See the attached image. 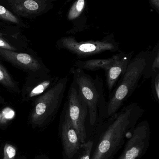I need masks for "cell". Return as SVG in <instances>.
I'll list each match as a JSON object with an SVG mask.
<instances>
[{
	"label": "cell",
	"instance_id": "16",
	"mask_svg": "<svg viewBox=\"0 0 159 159\" xmlns=\"http://www.w3.org/2000/svg\"><path fill=\"white\" fill-rule=\"evenodd\" d=\"M85 0H77L76 1L69 10L68 14V19L69 20H73L78 17L85 7Z\"/></svg>",
	"mask_w": 159,
	"mask_h": 159
},
{
	"label": "cell",
	"instance_id": "15",
	"mask_svg": "<svg viewBox=\"0 0 159 159\" xmlns=\"http://www.w3.org/2000/svg\"><path fill=\"white\" fill-rule=\"evenodd\" d=\"M93 144L92 140L87 141L81 144L79 151L72 159H90Z\"/></svg>",
	"mask_w": 159,
	"mask_h": 159
},
{
	"label": "cell",
	"instance_id": "23",
	"mask_svg": "<svg viewBox=\"0 0 159 159\" xmlns=\"http://www.w3.org/2000/svg\"><path fill=\"white\" fill-rule=\"evenodd\" d=\"M150 4L157 12L159 10V0H149Z\"/></svg>",
	"mask_w": 159,
	"mask_h": 159
},
{
	"label": "cell",
	"instance_id": "10",
	"mask_svg": "<svg viewBox=\"0 0 159 159\" xmlns=\"http://www.w3.org/2000/svg\"><path fill=\"white\" fill-rule=\"evenodd\" d=\"M134 53V51L129 53L121 52L120 57L105 71L106 87L109 92V94L112 92L120 77L125 73Z\"/></svg>",
	"mask_w": 159,
	"mask_h": 159
},
{
	"label": "cell",
	"instance_id": "26",
	"mask_svg": "<svg viewBox=\"0 0 159 159\" xmlns=\"http://www.w3.org/2000/svg\"><path fill=\"white\" fill-rule=\"evenodd\" d=\"M2 99H1V97H0V103H2Z\"/></svg>",
	"mask_w": 159,
	"mask_h": 159
},
{
	"label": "cell",
	"instance_id": "11",
	"mask_svg": "<svg viewBox=\"0 0 159 159\" xmlns=\"http://www.w3.org/2000/svg\"><path fill=\"white\" fill-rule=\"evenodd\" d=\"M0 56L12 64L33 72L37 71L41 68L38 61L28 54L0 48Z\"/></svg>",
	"mask_w": 159,
	"mask_h": 159
},
{
	"label": "cell",
	"instance_id": "9",
	"mask_svg": "<svg viewBox=\"0 0 159 159\" xmlns=\"http://www.w3.org/2000/svg\"><path fill=\"white\" fill-rule=\"evenodd\" d=\"M60 126L63 157L64 159H72L79 151L82 143L70 121L65 103L61 116Z\"/></svg>",
	"mask_w": 159,
	"mask_h": 159
},
{
	"label": "cell",
	"instance_id": "24",
	"mask_svg": "<svg viewBox=\"0 0 159 159\" xmlns=\"http://www.w3.org/2000/svg\"><path fill=\"white\" fill-rule=\"evenodd\" d=\"M4 123L5 121L4 120L2 116L0 114V123Z\"/></svg>",
	"mask_w": 159,
	"mask_h": 159
},
{
	"label": "cell",
	"instance_id": "25",
	"mask_svg": "<svg viewBox=\"0 0 159 159\" xmlns=\"http://www.w3.org/2000/svg\"><path fill=\"white\" fill-rule=\"evenodd\" d=\"M5 35V34H4L2 33H0V37L2 36H3V35Z\"/></svg>",
	"mask_w": 159,
	"mask_h": 159
},
{
	"label": "cell",
	"instance_id": "18",
	"mask_svg": "<svg viewBox=\"0 0 159 159\" xmlns=\"http://www.w3.org/2000/svg\"><path fill=\"white\" fill-rule=\"evenodd\" d=\"M0 19L15 24H21L17 16L2 5H0Z\"/></svg>",
	"mask_w": 159,
	"mask_h": 159
},
{
	"label": "cell",
	"instance_id": "7",
	"mask_svg": "<svg viewBox=\"0 0 159 159\" xmlns=\"http://www.w3.org/2000/svg\"><path fill=\"white\" fill-rule=\"evenodd\" d=\"M151 129L147 120L137 123L117 159H140L147 153L150 146Z\"/></svg>",
	"mask_w": 159,
	"mask_h": 159
},
{
	"label": "cell",
	"instance_id": "22",
	"mask_svg": "<svg viewBox=\"0 0 159 159\" xmlns=\"http://www.w3.org/2000/svg\"><path fill=\"white\" fill-rule=\"evenodd\" d=\"M14 116V112L12 111V110L9 109L8 110H5L4 111L3 113L2 117L3 118L5 122L8 120L11 119Z\"/></svg>",
	"mask_w": 159,
	"mask_h": 159
},
{
	"label": "cell",
	"instance_id": "21",
	"mask_svg": "<svg viewBox=\"0 0 159 159\" xmlns=\"http://www.w3.org/2000/svg\"><path fill=\"white\" fill-rule=\"evenodd\" d=\"M0 48L2 49H7V50L14 51L16 50V48L12 45L8 43L6 41L0 37Z\"/></svg>",
	"mask_w": 159,
	"mask_h": 159
},
{
	"label": "cell",
	"instance_id": "6",
	"mask_svg": "<svg viewBox=\"0 0 159 159\" xmlns=\"http://www.w3.org/2000/svg\"><path fill=\"white\" fill-rule=\"evenodd\" d=\"M65 104L70 121L83 143L87 138V121L89 122L88 109L74 81H72L69 88Z\"/></svg>",
	"mask_w": 159,
	"mask_h": 159
},
{
	"label": "cell",
	"instance_id": "5",
	"mask_svg": "<svg viewBox=\"0 0 159 159\" xmlns=\"http://www.w3.org/2000/svg\"><path fill=\"white\" fill-rule=\"evenodd\" d=\"M59 49H64L78 59L89 57L106 52L119 51L118 43L114 38L106 37L101 40L78 42L74 36L62 37L57 42Z\"/></svg>",
	"mask_w": 159,
	"mask_h": 159
},
{
	"label": "cell",
	"instance_id": "3",
	"mask_svg": "<svg viewBox=\"0 0 159 159\" xmlns=\"http://www.w3.org/2000/svg\"><path fill=\"white\" fill-rule=\"evenodd\" d=\"M150 52L149 50H143L131 60L125 73L109 94L107 101V118L118 112L137 89L143 76Z\"/></svg>",
	"mask_w": 159,
	"mask_h": 159
},
{
	"label": "cell",
	"instance_id": "17",
	"mask_svg": "<svg viewBox=\"0 0 159 159\" xmlns=\"http://www.w3.org/2000/svg\"><path fill=\"white\" fill-rule=\"evenodd\" d=\"M58 79L53 78V79H50L45 80L44 82L38 84L35 88H34L30 93L29 96L30 98H32V97H35L39 94H41V93L44 92V91H45L48 88L53 86L58 81Z\"/></svg>",
	"mask_w": 159,
	"mask_h": 159
},
{
	"label": "cell",
	"instance_id": "2",
	"mask_svg": "<svg viewBox=\"0 0 159 159\" xmlns=\"http://www.w3.org/2000/svg\"><path fill=\"white\" fill-rule=\"evenodd\" d=\"M70 73L87 106L89 123L94 128L107 118L103 80L99 75L93 78L85 71L75 67L71 69Z\"/></svg>",
	"mask_w": 159,
	"mask_h": 159
},
{
	"label": "cell",
	"instance_id": "20",
	"mask_svg": "<svg viewBox=\"0 0 159 159\" xmlns=\"http://www.w3.org/2000/svg\"><path fill=\"white\" fill-rule=\"evenodd\" d=\"M16 154V148L12 145L6 144L4 148V157L3 159H14Z\"/></svg>",
	"mask_w": 159,
	"mask_h": 159
},
{
	"label": "cell",
	"instance_id": "19",
	"mask_svg": "<svg viewBox=\"0 0 159 159\" xmlns=\"http://www.w3.org/2000/svg\"><path fill=\"white\" fill-rule=\"evenodd\" d=\"M151 88L153 97L156 102L159 103V72L154 75L151 77Z\"/></svg>",
	"mask_w": 159,
	"mask_h": 159
},
{
	"label": "cell",
	"instance_id": "14",
	"mask_svg": "<svg viewBox=\"0 0 159 159\" xmlns=\"http://www.w3.org/2000/svg\"><path fill=\"white\" fill-rule=\"evenodd\" d=\"M0 84L9 89L16 91L17 86L5 68L0 64Z\"/></svg>",
	"mask_w": 159,
	"mask_h": 159
},
{
	"label": "cell",
	"instance_id": "13",
	"mask_svg": "<svg viewBox=\"0 0 159 159\" xmlns=\"http://www.w3.org/2000/svg\"><path fill=\"white\" fill-rule=\"evenodd\" d=\"M159 72V43L150 52V57L144 72V79L151 78L153 75Z\"/></svg>",
	"mask_w": 159,
	"mask_h": 159
},
{
	"label": "cell",
	"instance_id": "4",
	"mask_svg": "<svg viewBox=\"0 0 159 159\" xmlns=\"http://www.w3.org/2000/svg\"><path fill=\"white\" fill-rule=\"evenodd\" d=\"M68 80L67 76L58 80L36 99L30 115V121L33 125H45L56 116L64 98Z\"/></svg>",
	"mask_w": 159,
	"mask_h": 159
},
{
	"label": "cell",
	"instance_id": "8",
	"mask_svg": "<svg viewBox=\"0 0 159 159\" xmlns=\"http://www.w3.org/2000/svg\"><path fill=\"white\" fill-rule=\"evenodd\" d=\"M56 0H0L2 5L16 16L32 18L43 15L53 7Z\"/></svg>",
	"mask_w": 159,
	"mask_h": 159
},
{
	"label": "cell",
	"instance_id": "12",
	"mask_svg": "<svg viewBox=\"0 0 159 159\" xmlns=\"http://www.w3.org/2000/svg\"><path fill=\"white\" fill-rule=\"evenodd\" d=\"M121 52V51L119 52L108 58L75 61L74 66L75 68L84 71H95L99 70H104L105 71L109 66L120 57Z\"/></svg>",
	"mask_w": 159,
	"mask_h": 159
},
{
	"label": "cell",
	"instance_id": "1",
	"mask_svg": "<svg viewBox=\"0 0 159 159\" xmlns=\"http://www.w3.org/2000/svg\"><path fill=\"white\" fill-rule=\"evenodd\" d=\"M144 110L136 102L123 106L115 114L97 124L90 159H113L131 134Z\"/></svg>",
	"mask_w": 159,
	"mask_h": 159
}]
</instances>
